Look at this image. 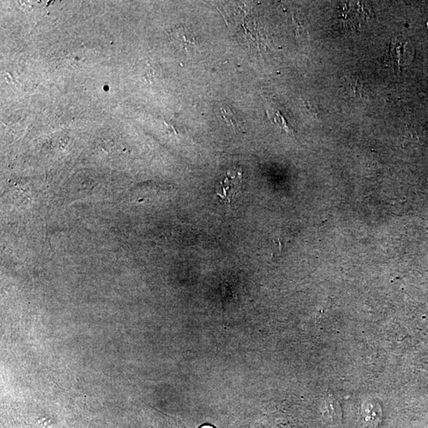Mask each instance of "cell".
I'll list each match as a JSON object with an SVG mask.
<instances>
[{"label": "cell", "instance_id": "obj_1", "mask_svg": "<svg viewBox=\"0 0 428 428\" xmlns=\"http://www.w3.org/2000/svg\"><path fill=\"white\" fill-rule=\"evenodd\" d=\"M412 49L409 41H401L398 38L391 44L390 56L393 67L400 69L401 66L409 64L408 60L412 59Z\"/></svg>", "mask_w": 428, "mask_h": 428}, {"label": "cell", "instance_id": "obj_2", "mask_svg": "<svg viewBox=\"0 0 428 428\" xmlns=\"http://www.w3.org/2000/svg\"><path fill=\"white\" fill-rule=\"evenodd\" d=\"M169 38L174 46L183 50L193 49L198 44L195 35L184 25H177L169 33Z\"/></svg>", "mask_w": 428, "mask_h": 428}, {"label": "cell", "instance_id": "obj_3", "mask_svg": "<svg viewBox=\"0 0 428 428\" xmlns=\"http://www.w3.org/2000/svg\"><path fill=\"white\" fill-rule=\"evenodd\" d=\"M241 188V174L237 173L236 175L228 174L224 180L218 182L217 187V195L225 202H231L235 196L238 194Z\"/></svg>", "mask_w": 428, "mask_h": 428}, {"label": "cell", "instance_id": "obj_4", "mask_svg": "<svg viewBox=\"0 0 428 428\" xmlns=\"http://www.w3.org/2000/svg\"><path fill=\"white\" fill-rule=\"evenodd\" d=\"M221 114L222 119L225 120V123L233 128H240V121L237 119L234 113L226 105H221Z\"/></svg>", "mask_w": 428, "mask_h": 428}]
</instances>
